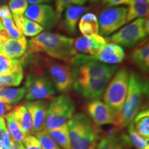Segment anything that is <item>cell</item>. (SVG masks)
I'll list each match as a JSON object with an SVG mask.
<instances>
[{
    "mask_svg": "<svg viewBox=\"0 0 149 149\" xmlns=\"http://www.w3.org/2000/svg\"><path fill=\"white\" fill-rule=\"evenodd\" d=\"M31 4H40V3H51L54 0H26Z\"/></svg>",
    "mask_w": 149,
    "mask_h": 149,
    "instance_id": "obj_42",
    "label": "cell"
},
{
    "mask_svg": "<svg viewBox=\"0 0 149 149\" xmlns=\"http://www.w3.org/2000/svg\"><path fill=\"white\" fill-rule=\"evenodd\" d=\"M130 73L125 68L116 72L108 84L104 92V103L115 114L122 111L127 95Z\"/></svg>",
    "mask_w": 149,
    "mask_h": 149,
    "instance_id": "obj_5",
    "label": "cell"
},
{
    "mask_svg": "<svg viewBox=\"0 0 149 149\" xmlns=\"http://www.w3.org/2000/svg\"><path fill=\"white\" fill-rule=\"evenodd\" d=\"M67 124L72 149H86L96 141L97 126L84 113L73 115Z\"/></svg>",
    "mask_w": 149,
    "mask_h": 149,
    "instance_id": "obj_4",
    "label": "cell"
},
{
    "mask_svg": "<svg viewBox=\"0 0 149 149\" xmlns=\"http://www.w3.org/2000/svg\"><path fill=\"white\" fill-rule=\"evenodd\" d=\"M86 10V7L81 6L71 5L67 7L65 13V26L70 33H76L77 22Z\"/></svg>",
    "mask_w": 149,
    "mask_h": 149,
    "instance_id": "obj_20",
    "label": "cell"
},
{
    "mask_svg": "<svg viewBox=\"0 0 149 149\" xmlns=\"http://www.w3.org/2000/svg\"><path fill=\"white\" fill-rule=\"evenodd\" d=\"M148 89V81L146 78L135 72L130 74L125 102L122 111L117 115V128L122 130L127 127L137 113L146 108Z\"/></svg>",
    "mask_w": 149,
    "mask_h": 149,
    "instance_id": "obj_2",
    "label": "cell"
},
{
    "mask_svg": "<svg viewBox=\"0 0 149 149\" xmlns=\"http://www.w3.org/2000/svg\"><path fill=\"white\" fill-rule=\"evenodd\" d=\"M26 89L21 88H0V98L9 105H16L25 97Z\"/></svg>",
    "mask_w": 149,
    "mask_h": 149,
    "instance_id": "obj_25",
    "label": "cell"
},
{
    "mask_svg": "<svg viewBox=\"0 0 149 149\" xmlns=\"http://www.w3.org/2000/svg\"><path fill=\"white\" fill-rule=\"evenodd\" d=\"M22 144L24 149H42L39 139L36 136L31 134L26 136Z\"/></svg>",
    "mask_w": 149,
    "mask_h": 149,
    "instance_id": "obj_35",
    "label": "cell"
},
{
    "mask_svg": "<svg viewBox=\"0 0 149 149\" xmlns=\"http://www.w3.org/2000/svg\"><path fill=\"white\" fill-rule=\"evenodd\" d=\"M46 131V130H45ZM48 135L62 149H72L67 123L54 129L46 131Z\"/></svg>",
    "mask_w": 149,
    "mask_h": 149,
    "instance_id": "obj_21",
    "label": "cell"
},
{
    "mask_svg": "<svg viewBox=\"0 0 149 149\" xmlns=\"http://www.w3.org/2000/svg\"><path fill=\"white\" fill-rule=\"evenodd\" d=\"M0 149H19V144L12 140L7 132L2 140L0 141Z\"/></svg>",
    "mask_w": 149,
    "mask_h": 149,
    "instance_id": "obj_36",
    "label": "cell"
},
{
    "mask_svg": "<svg viewBox=\"0 0 149 149\" xmlns=\"http://www.w3.org/2000/svg\"><path fill=\"white\" fill-rule=\"evenodd\" d=\"M24 64V58L13 59L0 53V74H10L21 70Z\"/></svg>",
    "mask_w": 149,
    "mask_h": 149,
    "instance_id": "obj_27",
    "label": "cell"
},
{
    "mask_svg": "<svg viewBox=\"0 0 149 149\" xmlns=\"http://www.w3.org/2000/svg\"><path fill=\"white\" fill-rule=\"evenodd\" d=\"M128 8L113 7L102 10L99 15V33L106 37L117 31L126 23Z\"/></svg>",
    "mask_w": 149,
    "mask_h": 149,
    "instance_id": "obj_9",
    "label": "cell"
},
{
    "mask_svg": "<svg viewBox=\"0 0 149 149\" xmlns=\"http://www.w3.org/2000/svg\"><path fill=\"white\" fill-rule=\"evenodd\" d=\"M9 39L8 35L4 29L0 30V47Z\"/></svg>",
    "mask_w": 149,
    "mask_h": 149,
    "instance_id": "obj_41",
    "label": "cell"
},
{
    "mask_svg": "<svg viewBox=\"0 0 149 149\" xmlns=\"http://www.w3.org/2000/svg\"><path fill=\"white\" fill-rule=\"evenodd\" d=\"M68 61L73 80L72 87L79 95L88 100L101 97L117 68L115 65L90 59L84 54H77Z\"/></svg>",
    "mask_w": 149,
    "mask_h": 149,
    "instance_id": "obj_1",
    "label": "cell"
},
{
    "mask_svg": "<svg viewBox=\"0 0 149 149\" xmlns=\"http://www.w3.org/2000/svg\"><path fill=\"white\" fill-rule=\"evenodd\" d=\"M5 120L6 122V126L7 130L10 138L16 144H22L24 138L26 137V135L22 131L16 121L15 120L14 117H13L10 112L5 115Z\"/></svg>",
    "mask_w": 149,
    "mask_h": 149,
    "instance_id": "obj_26",
    "label": "cell"
},
{
    "mask_svg": "<svg viewBox=\"0 0 149 149\" xmlns=\"http://www.w3.org/2000/svg\"><path fill=\"white\" fill-rule=\"evenodd\" d=\"M24 88L27 101L51 99L56 93L55 87L49 76L40 71L28 74Z\"/></svg>",
    "mask_w": 149,
    "mask_h": 149,
    "instance_id": "obj_7",
    "label": "cell"
},
{
    "mask_svg": "<svg viewBox=\"0 0 149 149\" xmlns=\"http://www.w3.org/2000/svg\"><path fill=\"white\" fill-rule=\"evenodd\" d=\"M130 58L135 66L141 71L148 72L149 70V46L145 42L135 48L130 55Z\"/></svg>",
    "mask_w": 149,
    "mask_h": 149,
    "instance_id": "obj_19",
    "label": "cell"
},
{
    "mask_svg": "<svg viewBox=\"0 0 149 149\" xmlns=\"http://www.w3.org/2000/svg\"><path fill=\"white\" fill-rule=\"evenodd\" d=\"M29 111L32 121V131L31 133L36 134L44 130L48 103L46 100L26 101L24 104Z\"/></svg>",
    "mask_w": 149,
    "mask_h": 149,
    "instance_id": "obj_13",
    "label": "cell"
},
{
    "mask_svg": "<svg viewBox=\"0 0 149 149\" xmlns=\"http://www.w3.org/2000/svg\"><path fill=\"white\" fill-rule=\"evenodd\" d=\"M134 128L139 135L149 140V111L148 108L141 110L134 117Z\"/></svg>",
    "mask_w": 149,
    "mask_h": 149,
    "instance_id": "obj_23",
    "label": "cell"
},
{
    "mask_svg": "<svg viewBox=\"0 0 149 149\" xmlns=\"http://www.w3.org/2000/svg\"><path fill=\"white\" fill-rule=\"evenodd\" d=\"M97 141H94V142L90 146L88 147V148L86 149H96V147H97Z\"/></svg>",
    "mask_w": 149,
    "mask_h": 149,
    "instance_id": "obj_45",
    "label": "cell"
},
{
    "mask_svg": "<svg viewBox=\"0 0 149 149\" xmlns=\"http://www.w3.org/2000/svg\"><path fill=\"white\" fill-rule=\"evenodd\" d=\"M127 127V135L132 146L136 149H149V140L144 139L136 132L133 123H130Z\"/></svg>",
    "mask_w": 149,
    "mask_h": 149,
    "instance_id": "obj_29",
    "label": "cell"
},
{
    "mask_svg": "<svg viewBox=\"0 0 149 149\" xmlns=\"http://www.w3.org/2000/svg\"><path fill=\"white\" fill-rule=\"evenodd\" d=\"M74 39L50 32L41 33L28 43V53H44L52 58L69 61L77 55Z\"/></svg>",
    "mask_w": 149,
    "mask_h": 149,
    "instance_id": "obj_3",
    "label": "cell"
},
{
    "mask_svg": "<svg viewBox=\"0 0 149 149\" xmlns=\"http://www.w3.org/2000/svg\"><path fill=\"white\" fill-rule=\"evenodd\" d=\"M18 125L26 136L31 135L32 131V121L29 111L24 104H19L10 111Z\"/></svg>",
    "mask_w": 149,
    "mask_h": 149,
    "instance_id": "obj_18",
    "label": "cell"
},
{
    "mask_svg": "<svg viewBox=\"0 0 149 149\" xmlns=\"http://www.w3.org/2000/svg\"><path fill=\"white\" fill-rule=\"evenodd\" d=\"M144 27L146 29L147 33L148 34V31H149V24H148V19L145 20V24H144Z\"/></svg>",
    "mask_w": 149,
    "mask_h": 149,
    "instance_id": "obj_44",
    "label": "cell"
},
{
    "mask_svg": "<svg viewBox=\"0 0 149 149\" xmlns=\"http://www.w3.org/2000/svg\"><path fill=\"white\" fill-rule=\"evenodd\" d=\"M104 3L107 4L108 6H115L119 5H129L131 0H104Z\"/></svg>",
    "mask_w": 149,
    "mask_h": 149,
    "instance_id": "obj_39",
    "label": "cell"
},
{
    "mask_svg": "<svg viewBox=\"0 0 149 149\" xmlns=\"http://www.w3.org/2000/svg\"><path fill=\"white\" fill-rule=\"evenodd\" d=\"M145 20V18L136 19L106 40L107 42L126 48L137 45L144 41L148 35L144 27Z\"/></svg>",
    "mask_w": 149,
    "mask_h": 149,
    "instance_id": "obj_8",
    "label": "cell"
},
{
    "mask_svg": "<svg viewBox=\"0 0 149 149\" xmlns=\"http://www.w3.org/2000/svg\"><path fill=\"white\" fill-rule=\"evenodd\" d=\"M13 109L12 106L6 104L0 98V116H5Z\"/></svg>",
    "mask_w": 149,
    "mask_h": 149,
    "instance_id": "obj_37",
    "label": "cell"
},
{
    "mask_svg": "<svg viewBox=\"0 0 149 149\" xmlns=\"http://www.w3.org/2000/svg\"><path fill=\"white\" fill-rule=\"evenodd\" d=\"M87 0H55V11L57 13L61 15V13L65 8L72 4L81 6L84 4Z\"/></svg>",
    "mask_w": 149,
    "mask_h": 149,
    "instance_id": "obj_34",
    "label": "cell"
},
{
    "mask_svg": "<svg viewBox=\"0 0 149 149\" xmlns=\"http://www.w3.org/2000/svg\"><path fill=\"white\" fill-rule=\"evenodd\" d=\"M24 15L26 18L36 22L46 29L55 26L61 15L57 13L51 6L45 3L31 4L28 6Z\"/></svg>",
    "mask_w": 149,
    "mask_h": 149,
    "instance_id": "obj_10",
    "label": "cell"
},
{
    "mask_svg": "<svg viewBox=\"0 0 149 149\" xmlns=\"http://www.w3.org/2000/svg\"><path fill=\"white\" fill-rule=\"evenodd\" d=\"M10 17H12V15L8 8V6L6 4L0 5V19H3Z\"/></svg>",
    "mask_w": 149,
    "mask_h": 149,
    "instance_id": "obj_38",
    "label": "cell"
},
{
    "mask_svg": "<svg viewBox=\"0 0 149 149\" xmlns=\"http://www.w3.org/2000/svg\"><path fill=\"white\" fill-rule=\"evenodd\" d=\"M7 132L8 131H7L6 126V122H4L2 124H0V141L2 140V139Z\"/></svg>",
    "mask_w": 149,
    "mask_h": 149,
    "instance_id": "obj_43",
    "label": "cell"
},
{
    "mask_svg": "<svg viewBox=\"0 0 149 149\" xmlns=\"http://www.w3.org/2000/svg\"><path fill=\"white\" fill-rule=\"evenodd\" d=\"M28 42L25 37L21 39H8L0 47V53L10 59H17L25 55Z\"/></svg>",
    "mask_w": 149,
    "mask_h": 149,
    "instance_id": "obj_17",
    "label": "cell"
},
{
    "mask_svg": "<svg viewBox=\"0 0 149 149\" xmlns=\"http://www.w3.org/2000/svg\"><path fill=\"white\" fill-rule=\"evenodd\" d=\"M35 135L40 141L42 149H62L48 135L44 130L38 132Z\"/></svg>",
    "mask_w": 149,
    "mask_h": 149,
    "instance_id": "obj_33",
    "label": "cell"
},
{
    "mask_svg": "<svg viewBox=\"0 0 149 149\" xmlns=\"http://www.w3.org/2000/svg\"><path fill=\"white\" fill-rule=\"evenodd\" d=\"M19 149H24V146H23V144H19Z\"/></svg>",
    "mask_w": 149,
    "mask_h": 149,
    "instance_id": "obj_48",
    "label": "cell"
},
{
    "mask_svg": "<svg viewBox=\"0 0 149 149\" xmlns=\"http://www.w3.org/2000/svg\"><path fill=\"white\" fill-rule=\"evenodd\" d=\"M88 1H92V2H95V1H100V0H88Z\"/></svg>",
    "mask_w": 149,
    "mask_h": 149,
    "instance_id": "obj_50",
    "label": "cell"
},
{
    "mask_svg": "<svg viewBox=\"0 0 149 149\" xmlns=\"http://www.w3.org/2000/svg\"><path fill=\"white\" fill-rule=\"evenodd\" d=\"M125 57V53L122 46L109 43L95 55H88L90 59L106 64H115L122 62Z\"/></svg>",
    "mask_w": 149,
    "mask_h": 149,
    "instance_id": "obj_16",
    "label": "cell"
},
{
    "mask_svg": "<svg viewBox=\"0 0 149 149\" xmlns=\"http://www.w3.org/2000/svg\"><path fill=\"white\" fill-rule=\"evenodd\" d=\"M148 14V1L147 0H131L126 15V22L137 18H144Z\"/></svg>",
    "mask_w": 149,
    "mask_h": 149,
    "instance_id": "obj_24",
    "label": "cell"
},
{
    "mask_svg": "<svg viewBox=\"0 0 149 149\" xmlns=\"http://www.w3.org/2000/svg\"><path fill=\"white\" fill-rule=\"evenodd\" d=\"M7 2V0H0V5L1 4H6Z\"/></svg>",
    "mask_w": 149,
    "mask_h": 149,
    "instance_id": "obj_47",
    "label": "cell"
},
{
    "mask_svg": "<svg viewBox=\"0 0 149 149\" xmlns=\"http://www.w3.org/2000/svg\"><path fill=\"white\" fill-rule=\"evenodd\" d=\"M132 147L127 134L115 126L97 143L96 149H131Z\"/></svg>",
    "mask_w": 149,
    "mask_h": 149,
    "instance_id": "obj_15",
    "label": "cell"
},
{
    "mask_svg": "<svg viewBox=\"0 0 149 149\" xmlns=\"http://www.w3.org/2000/svg\"><path fill=\"white\" fill-rule=\"evenodd\" d=\"M24 79L23 70H19L10 74H0V88L18 86Z\"/></svg>",
    "mask_w": 149,
    "mask_h": 149,
    "instance_id": "obj_28",
    "label": "cell"
},
{
    "mask_svg": "<svg viewBox=\"0 0 149 149\" xmlns=\"http://www.w3.org/2000/svg\"><path fill=\"white\" fill-rule=\"evenodd\" d=\"M13 22L15 23V25L17 28V29L20 32H22V29H23V26L24 24V19H25V17L23 15L22 16H13Z\"/></svg>",
    "mask_w": 149,
    "mask_h": 149,
    "instance_id": "obj_40",
    "label": "cell"
},
{
    "mask_svg": "<svg viewBox=\"0 0 149 149\" xmlns=\"http://www.w3.org/2000/svg\"><path fill=\"white\" fill-rule=\"evenodd\" d=\"M75 106L67 95H60L52 99L48 104L44 130L47 131L66 124L74 115Z\"/></svg>",
    "mask_w": 149,
    "mask_h": 149,
    "instance_id": "obj_6",
    "label": "cell"
},
{
    "mask_svg": "<svg viewBox=\"0 0 149 149\" xmlns=\"http://www.w3.org/2000/svg\"><path fill=\"white\" fill-rule=\"evenodd\" d=\"M107 42L104 37L99 34L78 37L74 40L73 46L76 51L83 54L95 55L107 45Z\"/></svg>",
    "mask_w": 149,
    "mask_h": 149,
    "instance_id": "obj_14",
    "label": "cell"
},
{
    "mask_svg": "<svg viewBox=\"0 0 149 149\" xmlns=\"http://www.w3.org/2000/svg\"><path fill=\"white\" fill-rule=\"evenodd\" d=\"M26 0H9L8 8L13 17L23 15L28 6Z\"/></svg>",
    "mask_w": 149,
    "mask_h": 149,
    "instance_id": "obj_32",
    "label": "cell"
},
{
    "mask_svg": "<svg viewBox=\"0 0 149 149\" xmlns=\"http://www.w3.org/2000/svg\"><path fill=\"white\" fill-rule=\"evenodd\" d=\"M49 77L55 86L56 91L59 93H66L70 91L73 84L71 70L69 65L51 60L46 61Z\"/></svg>",
    "mask_w": 149,
    "mask_h": 149,
    "instance_id": "obj_11",
    "label": "cell"
},
{
    "mask_svg": "<svg viewBox=\"0 0 149 149\" xmlns=\"http://www.w3.org/2000/svg\"><path fill=\"white\" fill-rule=\"evenodd\" d=\"M44 29L36 22L26 18L24 19V24L22 29V34L26 37H35L44 31Z\"/></svg>",
    "mask_w": 149,
    "mask_h": 149,
    "instance_id": "obj_30",
    "label": "cell"
},
{
    "mask_svg": "<svg viewBox=\"0 0 149 149\" xmlns=\"http://www.w3.org/2000/svg\"><path fill=\"white\" fill-rule=\"evenodd\" d=\"M1 29H3V27L2 24H1V22L0 21V30H1Z\"/></svg>",
    "mask_w": 149,
    "mask_h": 149,
    "instance_id": "obj_49",
    "label": "cell"
},
{
    "mask_svg": "<svg viewBox=\"0 0 149 149\" xmlns=\"http://www.w3.org/2000/svg\"><path fill=\"white\" fill-rule=\"evenodd\" d=\"M4 122H5V120H4V118H3V117L0 116V124H2V123Z\"/></svg>",
    "mask_w": 149,
    "mask_h": 149,
    "instance_id": "obj_46",
    "label": "cell"
},
{
    "mask_svg": "<svg viewBox=\"0 0 149 149\" xmlns=\"http://www.w3.org/2000/svg\"><path fill=\"white\" fill-rule=\"evenodd\" d=\"M87 112L90 119L96 126L110 124L116 126L117 115L99 100H93L88 104Z\"/></svg>",
    "mask_w": 149,
    "mask_h": 149,
    "instance_id": "obj_12",
    "label": "cell"
},
{
    "mask_svg": "<svg viewBox=\"0 0 149 149\" xmlns=\"http://www.w3.org/2000/svg\"><path fill=\"white\" fill-rule=\"evenodd\" d=\"M79 29L84 36L98 34V19L95 15L92 13L83 15L79 22Z\"/></svg>",
    "mask_w": 149,
    "mask_h": 149,
    "instance_id": "obj_22",
    "label": "cell"
},
{
    "mask_svg": "<svg viewBox=\"0 0 149 149\" xmlns=\"http://www.w3.org/2000/svg\"><path fill=\"white\" fill-rule=\"evenodd\" d=\"M1 24L3 25V29L5 30L10 39L17 40V39H21L24 37L22 32H20L16 27V26L15 25L12 17L1 19Z\"/></svg>",
    "mask_w": 149,
    "mask_h": 149,
    "instance_id": "obj_31",
    "label": "cell"
}]
</instances>
